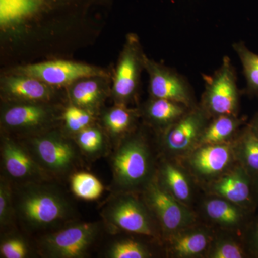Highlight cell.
<instances>
[{"instance_id":"cell-1","label":"cell","mask_w":258,"mask_h":258,"mask_svg":"<svg viewBox=\"0 0 258 258\" xmlns=\"http://www.w3.org/2000/svg\"><path fill=\"white\" fill-rule=\"evenodd\" d=\"M112 4L113 0H0L2 30L11 34L20 28L14 37L30 23L79 22Z\"/></svg>"},{"instance_id":"cell-2","label":"cell","mask_w":258,"mask_h":258,"mask_svg":"<svg viewBox=\"0 0 258 258\" xmlns=\"http://www.w3.org/2000/svg\"><path fill=\"white\" fill-rule=\"evenodd\" d=\"M16 204L19 218L32 230H44L60 223L71 210L60 192L34 183L21 190Z\"/></svg>"},{"instance_id":"cell-3","label":"cell","mask_w":258,"mask_h":258,"mask_svg":"<svg viewBox=\"0 0 258 258\" xmlns=\"http://www.w3.org/2000/svg\"><path fill=\"white\" fill-rule=\"evenodd\" d=\"M205 90L202 107L209 116L237 115L240 93L237 75L230 57H223L221 66L211 76L204 77Z\"/></svg>"},{"instance_id":"cell-4","label":"cell","mask_w":258,"mask_h":258,"mask_svg":"<svg viewBox=\"0 0 258 258\" xmlns=\"http://www.w3.org/2000/svg\"><path fill=\"white\" fill-rule=\"evenodd\" d=\"M150 167L147 145L137 137L125 139L113 156L115 181L122 189H132L144 184L150 173Z\"/></svg>"},{"instance_id":"cell-5","label":"cell","mask_w":258,"mask_h":258,"mask_svg":"<svg viewBox=\"0 0 258 258\" xmlns=\"http://www.w3.org/2000/svg\"><path fill=\"white\" fill-rule=\"evenodd\" d=\"M145 56L139 37L135 34H129L113 77L112 93L118 105L125 106L135 98L144 69Z\"/></svg>"},{"instance_id":"cell-6","label":"cell","mask_w":258,"mask_h":258,"mask_svg":"<svg viewBox=\"0 0 258 258\" xmlns=\"http://www.w3.org/2000/svg\"><path fill=\"white\" fill-rule=\"evenodd\" d=\"M99 229L98 224L89 222L71 225L45 236L40 248L49 257H83L98 238Z\"/></svg>"},{"instance_id":"cell-7","label":"cell","mask_w":258,"mask_h":258,"mask_svg":"<svg viewBox=\"0 0 258 258\" xmlns=\"http://www.w3.org/2000/svg\"><path fill=\"white\" fill-rule=\"evenodd\" d=\"M13 73L35 78L53 87L68 86L78 80L91 77L108 78L104 70L74 61L55 60L27 64L14 69Z\"/></svg>"},{"instance_id":"cell-8","label":"cell","mask_w":258,"mask_h":258,"mask_svg":"<svg viewBox=\"0 0 258 258\" xmlns=\"http://www.w3.org/2000/svg\"><path fill=\"white\" fill-rule=\"evenodd\" d=\"M32 155L42 169L55 174L68 172L77 161L76 149L56 132L34 137L30 142Z\"/></svg>"},{"instance_id":"cell-9","label":"cell","mask_w":258,"mask_h":258,"mask_svg":"<svg viewBox=\"0 0 258 258\" xmlns=\"http://www.w3.org/2000/svg\"><path fill=\"white\" fill-rule=\"evenodd\" d=\"M144 70L149 77V91L153 98H164L195 107L194 93L189 82L179 73L155 61L144 59Z\"/></svg>"},{"instance_id":"cell-10","label":"cell","mask_w":258,"mask_h":258,"mask_svg":"<svg viewBox=\"0 0 258 258\" xmlns=\"http://www.w3.org/2000/svg\"><path fill=\"white\" fill-rule=\"evenodd\" d=\"M55 118L47 103L9 102L2 110L1 123L8 131L24 133L45 128Z\"/></svg>"},{"instance_id":"cell-11","label":"cell","mask_w":258,"mask_h":258,"mask_svg":"<svg viewBox=\"0 0 258 258\" xmlns=\"http://www.w3.org/2000/svg\"><path fill=\"white\" fill-rule=\"evenodd\" d=\"M147 200L161 225L168 232H180L193 221L191 212L157 183L152 182L148 186Z\"/></svg>"},{"instance_id":"cell-12","label":"cell","mask_w":258,"mask_h":258,"mask_svg":"<svg viewBox=\"0 0 258 258\" xmlns=\"http://www.w3.org/2000/svg\"><path fill=\"white\" fill-rule=\"evenodd\" d=\"M104 217L106 221L120 230L139 235H154L147 210L133 197L115 199L107 207Z\"/></svg>"},{"instance_id":"cell-13","label":"cell","mask_w":258,"mask_h":258,"mask_svg":"<svg viewBox=\"0 0 258 258\" xmlns=\"http://www.w3.org/2000/svg\"><path fill=\"white\" fill-rule=\"evenodd\" d=\"M208 116L202 106L190 108L184 116L166 128L164 134L165 147L174 153L189 150L194 144L199 142L208 125Z\"/></svg>"},{"instance_id":"cell-14","label":"cell","mask_w":258,"mask_h":258,"mask_svg":"<svg viewBox=\"0 0 258 258\" xmlns=\"http://www.w3.org/2000/svg\"><path fill=\"white\" fill-rule=\"evenodd\" d=\"M55 88L35 78L15 73L1 80L2 95L9 102L48 103L55 96Z\"/></svg>"},{"instance_id":"cell-15","label":"cell","mask_w":258,"mask_h":258,"mask_svg":"<svg viewBox=\"0 0 258 258\" xmlns=\"http://www.w3.org/2000/svg\"><path fill=\"white\" fill-rule=\"evenodd\" d=\"M2 159L8 175L17 181H32L43 175V169L32 154L7 137L2 144Z\"/></svg>"},{"instance_id":"cell-16","label":"cell","mask_w":258,"mask_h":258,"mask_svg":"<svg viewBox=\"0 0 258 258\" xmlns=\"http://www.w3.org/2000/svg\"><path fill=\"white\" fill-rule=\"evenodd\" d=\"M231 160L232 150L229 144H203L191 154L189 164L198 175L209 177L225 171Z\"/></svg>"},{"instance_id":"cell-17","label":"cell","mask_w":258,"mask_h":258,"mask_svg":"<svg viewBox=\"0 0 258 258\" xmlns=\"http://www.w3.org/2000/svg\"><path fill=\"white\" fill-rule=\"evenodd\" d=\"M250 181V174L242 166L217 180L212 189L220 198L238 206L248 205L251 201Z\"/></svg>"},{"instance_id":"cell-18","label":"cell","mask_w":258,"mask_h":258,"mask_svg":"<svg viewBox=\"0 0 258 258\" xmlns=\"http://www.w3.org/2000/svg\"><path fill=\"white\" fill-rule=\"evenodd\" d=\"M91 77L78 80L69 85V96L73 105L93 113L99 108L106 96L105 80Z\"/></svg>"},{"instance_id":"cell-19","label":"cell","mask_w":258,"mask_h":258,"mask_svg":"<svg viewBox=\"0 0 258 258\" xmlns=\"http://www.w3.org/2000/svg\"><path fill=\"white\" fill-rule=\"evenodd\" d=\"M189 109L181 103L152 97L146 106L145 113L154 124L167 128L184 116Z\"/></svg>"},{"instance_id":"cell-20","label":"cell","mask_w":258,"mask_h":258,"mask_svg":"<svg viewBox=\"0 0 258 258\" xmlns=\"http://www.w3.org/2000/svg\"><path fill=\"white\" fill-rule=\"evenodd\" d=\"M209 236L202 230L178 232L171 241V250L176 257H193L200 255L207 249Z\"/></svg>"},{"instance_id":"cell-21","label":"cell","mask_w":258,"mask_h":258,"mask_svg":"<svg viewBox=\"0 0 258 258\" xmlns=\"http://www.w3.org/2000/svg\"><path fill=\"white\" fill-rule=\"evenodd\" d=\"M242 121L237 115H223L215 117L204 129L198 143L216 144L225 143L235 133Z\"/></svg>"},{"instance_id":"cell-22","label":"cell","mask_w":258,"mask_h":258,"mask_svg":"<svg viewBox=\"0 0 258 258\" xmlns=\"http://www.w3.org/2000/svg\"><path fill=\"white\" fill-rule=\"evenodd\" d=\"M205 210L212 220L225 227H235L243 218V213L238 205L222 198L208 200Z\"/></svg>"},{"instance_id":"cell-23","label":"cell","mask_w":258,"mask_h":258,"mask_svg":"<svg viewBox=\"0 0 258 258\" xmlns=\"http://www.w3.org/2000/svg\"><path fill=\"white\" fill-rule=\"evenodd\" d=\"M237 145V154L242 166L250 175L258 176V137L249 125L242 134Z\"/></svg>"},{"instance_id":"cell-24","label":"cell","mask_w":258,"mask_h":258,"mask_svg":"<svg viewBox=\"0 0 258 258\" xmlns=\"http://www.w3.org/2000/svg\"><path fill=\"white\" fill-rule=\"evenodd\" d=\"M162 176L166 189L181 203L189 201L191 188L189 180L175 166L166 164L162 169Z\"/></svg>"},{"instance_id":"cell-25","label":"cell","mask_w":258,"mask_h":258,"mask_svg":"<svg viewBox=\"0 0 258 258\" xmlns=\"http://www.w3.org/2000/svg\"><path fill=\"white\" fill-rule=\"evenodd\" d=\"M232 48L238 56L249 93L258 94V55L249 50L243 42H235Z\"/></svg>"},{"instance_id":"cell-26","label":"cell","mask_w":258,"mask_h":258,"mask_svg":"<svg viewBox=\"0 0 258 258\" xmlns=\"http://www.w3.org/2000/svg\"><path fill=\"white\" fill-rule=\"evenodd\" d=\"M136 112L124 105H118L106 112L103 121L107 130L114 136L124 134L135 121Z\"/></svg>"},{"instance_id":"cell-27","label":"cell","mask_w":258,"mask_h":258,"mask_svg":"<svg viewBox=\"0 0 258 258\" xmlns=\"http://www.w3.org/2000/svg\"><path fill=\"white\" fill-rule=\"evenodd\" d=\"M71 189L78 198L94 200L103 193V186L96 176L89 173L80 172L71 178Z\"/></svg>"},{"instance_id":"cell-28","label":"cell","mask_w":258,"mask_h":258,"mask_svg":"<svg viewBox=\"0 0 258 258\" xmlns=\"http://www.w3.org/2000/svg\"><path fill=\"white\" fill-rule=\"evenodd\" d=\"M76 141L81 150L89 154L99 152L104 145V137L101 130L91 125L76 134Z\"/></svg>"},{"instance_id":"cell-29","label":"cell","mask_w":258,"mask_h":258,"mask_svg":"<svg viewBox=\"0 0 258 258\" xmlns=\"http://www.w3.org/2000/svg\"><path fill=\"white\" fill-rule=\"evenodd\" d=\"M62 118L68 130L77 134L91 125L93 116L89 111L72 105L66 108Z\"/></svg>"},{"instance_id":"cell-30","label":"cell","mask_w":258,"mask_h":258,"mask_svg":"<svg viewBox=\"0 0 258 258\" xmlns=\"http://www.w3.org/2000/svg\"><path fill=\"white\" fill-rule=\"evenodd\" d=\"M108 254L111 258H146L150 255L142 244L129 240L115 242L108 250Z\"/></svg>"},{"instance_id":"cell-31","label":"cell","mask_w":258,"mask_h":258,"mask_svg":"<svg viewBox=\"0 0 258 258\" xmlns=\"http://www.w3.org/2000/svg\"><path fill=\"white\" fill-rule=\"evenodd\" d=\"M13 191L5 179L0 184V224L1 227L8 225L12 221L15 212Z\"/></svg>"},{"instance_id":"cell-32","label":"cell","mask_w":258,"mask_h":258,"mask_svg":"<svg viewBox=\"0 0 258 258\" xmlns=\"http://www.w3.org/2000/svg\"><path fill=\"white\" fill-rule=\"evenodd\" d=\"M209 257L212 258H242L245 257L243 248L232 240H220L212 247Z\"/></svg>"},{"instance_id":"cell-33","label":"cell","mask_w":258,"mask_h":258,"mask_svg":"<svg viewBox=\"0 0 258 258\" xmlns=\"http://www.w3.org/2000/svg\"><path fill=\"white\" fill-rule=\"evenodd\" d=\"M2 257L25 258L28 256V248L26 242L18 237L5 239L0 246Z\"/></svg>"},{"instance_id":"cell-34","label":"cell","mask_w":258,"mask_h":258,"mask_svg":"<svg viewBox=\"0 0 258 258\" xmlns=\"http://www.w3.org/2000/svg\"><path fill=\"white\" fill-rule=\"evenodd\" d=\"M250 244L252 252L255 255L258 256V222L252 231Z\"/></svg>"},{"instance_id":"cell-35","label":"cell","mask_w":258,"mask_h":258,"mask_svg":"<svg viewBox=\"0 0 258 258\" xmlns=\"http://www.w3.org/2000/svg\"><path fill=\"white\" fill-rule=\"evenodd\" d=\"M249 127L253 131L254 133L258 137V114L254 117V119L252 120V123L249 125Z\"/></svg>"},{"instance_id":"cell-36","label":"cell","mask_w":258,"mask_h":258,"mask_svg":"<svg viewBox=\"0 0 258 258\" xmlns=\"http://www.w3.org/2000/svg\"><path fill=\"white\" fill-rule=\"evenodd\" d=\"M256 189H257L258 195V176H257V180H256Z\"/></svg>"}]
</instances>
